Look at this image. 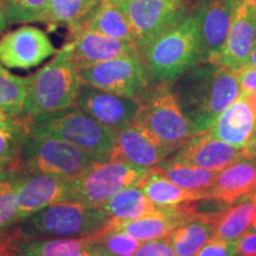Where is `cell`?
<instances>
[{
    "mask_svg": "<svg viewBox=\"0 0 256 256\" xmlns=\"http://www.w3.org/2000/svg\"><path fill=\"white\" fill-rule=\"evenodd\" d=\"M238 75L220 64L206 62L177 80L174 94L194 134L206 130L216 116L240 96Z\"/></svg>",
    "mask_w": 256,
    "mask_h": 256,
    "instance_id": "cell-1",
    "label": "cell"
},
{
    "mask_svg": "<svg viewBox=\"0 0 256 256\" xmlns=\"http://www.w3.org/2000/svg\"><path fill=\"white\" fill-rule=\"evenodd\" d=\"M81 84L74 62L72 42H66L46 66L28 76L23 116L34 118L72 107Z\"/></svg>",
    "mask_w": 256,
    "mask_h": 256,
    "instance_id": "cell-2",
    "label": "cell"
},
{
    "mask_svg": "<svg viewBox=\"0 0 256 256\" xmlns=\"http://www.w3.org/2000/svg\"><path fill=\"white\" fill-rule=\"evenodd\" d=\"M154 84H171L200 63L197 19L194 14L140 49Z\"/></svg>",
    "mask_w": 256,
    "mask_h": 256,
    "instance_id": "cell-3",
    "label": "cell"
},
{
    "mask_svg": "<svg viewBox=\"0 0 256 256\" xmlns=\"http://www.w3.org/2000/svg\"><path fill=\"white\" fill-rule=\"evenodd\" d=\"M100 162L87 151L58 138L31 132L22 139L14 170L26 174H50L76 178Z\"/></svg>",
    "mask_w": 256,
    "mask_h": 256,
    "instance_id": "cell-4",
    "label": "cell"
},
{
    "mask_svg": "<svg viewBox=\"0 0 256 256\" xmlns=\"http://www.w3.org/2000/svg\"><path fill=\"white\" fill-rule=\"evenodd\" d=\"M25 119L31 132L58 138L90 153L100 162L110 160L115 130L96 121L78 106Z\"/></svg>",
    "mask_w": 256,
    "mask_h": 256,
    "instance_id": "cell-5",
    "label": "cell"
},
{
    "mask_svg": "<svg viewBox=\"0 0 256 256\" xmlns=\"http://www.w3.org/2000/svg\"><path fill=\"white\" fill-rule=\"evenodd\" d=\"M110 220V217L102 208L66 200L52 204L18 223L17 235L22 238H87L100 232Z\"/></svg>",
    "mask_w": 256,
    "mask_h": 256,
    "instance_id": "cell-6",
    "label": "cell"
},
{
    "mask_svg": "<svg viewBox=\"0 0 256 256\" xmlns=\"http://www.w3.org/2000/svg\"><path fill=\"white\" fill-rule=\"evenodd\" d=\"M133 126L156 145L176 151L183 147L194 130L177 98L168 84H154L140 98Z\"/></svg>",
    "mask_w": 256,
    "mask_h": 256,
    "instance_id": "cell-7",
    "label": "cell"
},
{
    "mask_svg": "<svg viewBox=\"0 0 256 256\" xmlns=\"http://www.w3.org/2000/svg\"><path fill=\"white\" fill-rule=\"evenodd\" d=\"M151 170L122 160L98 162L78 177L72 178L70 200L102 208L112 196L124 188L140 186Z\"/></svg>",
    "mask_w": 256,
    "mask_h": 256,
    "instance_id": "cell-8",
    "label": "cell"
},
{
    "mask_svg": "<svg viewBox=\"0 0 256 256\" xmlns=\"http://www.w3.org/2000/svg\"><path fill=\"white\" fill-rule=\"evenodd\" d=\"M78 78L83 84L139 100L154 84L140 52L80 69Z\"/></svg>",
    "mask_w": 256,
    "mask_h": 256,
    "instance_id": "cell-9",
    "label": "cell"
},
{
    "mask_svg": "<svg viewBox=\"0 0 256 256\" xmlns=\"http://www.w3.org/2000/svg\"><path fill=\"white\" fill-rule=\"evenodd\" d=\"M116 4L132 25L140 50L183 20L190 0H121Z\"/></svg>",
    "mask_w": 256,
    "mask_h": 256,
    "instance_id": "cell-10",
    "label": "cell"
},
{
    "mask_svg": "<svg viewBox=\"0 0 256 256\" xmlns=\"http://www.w3.org/2000/svg\"><path fill=\"white\" fill-rule=\"evenodd\" d=\"M57 52L46 31L23 25L0 37V63L8 69L38 66Z\"/></svg>",
    "mask_w": 256,
    "mask_h": 256,
    "instance_id": "cell-11",
    "label": "cell"
},
{
    "mask_svg": "<svg viewBox=\"0 0 256 256\" xmlns=\"http://www.w3.org/2000/svg\"><path fill=\"white\" fill-rule=\"evenodd\" d=\"M235 0H200L197 19L200 63H214L226 43L232 24Z\"/></svg>",
    "mask_w": 256,
    "mask_h": 256,
    "instance_id": "cell-12",
    "label": "cell"
},
{
    "mask_svg": "<svg viewBox=\"0 0 256 256\" xmlns=\"http://www.w3.org/2000/svg\"><path fill=\"white\" fill-rule=\"evenodd\" d=\"M72 188V178L20 174L17 188V223L52 204L70 200Z\"/></svg>",
    "mask_w": 256,
    "mask_h": 256,
    "instance_id": "cell-13",
    "label": "cell"
},
{
    "mask_svg": "<svg viewBox=\"0 0 256 256\" xmlns=\"http://www.w3.org/2000/svg\"><path fill=\"white\" fill-rule=\"evenodd\" d=\"M75 106L116 132L133 124L139 110L140 100L112 94L82 83Z\"/></svg>",
    "mask_w": 256,
    "mask_h": 256,
    "instance_id": "cell-14",
    "label": "cell"
},
{
    "mask_svg": "<svg viewBox=\"0 0 256 256\" xmlns=\"http://www.w3.org/2000/svg\"><path fill=\"white\" fill-rule=\"evenodd\" d=\"M256 40V14L244 2L235 0L226 43L214 63L232 70L246 66Z\"/></svg>",
    "mask_w": 256,
    "mask_h": 256,
    "instance_id": "cell-15",
    "label": "cell"
},
{
    "mask_svg": "<svg viewBox=\"0 0 256 256\" xmlns=\"http://www.w3.org/2000/svg\"><path fill=\"white\" fill-rule=\"evenodd\" d=\"M179 150L174 162L212 171H220L236 160L244 158L243 150L217 139L208 130L194 134Z\"/></svg>",
    "mask_w": 256,
    "mask_h": 256,
    "instance_id": "cell-16",
    "label": "cell"
},
{
    "mask_svg": "<svg viewBox=\"0 0 256 256\" xmlns=\"http://www.w3.org/2000/svg\"><path fill=\"white\" fill-rule=\"evenodd\" d=\"M68 42H72L74 62L78 70L140 52L136 43L115 40L87 28H81L68 37Z\"/></svg>",
    "mask_w": 256,
    "mask_h": 256,
    "instance_id": "cell-17",
    "label": "cell"
},
{
    "mask_svg": "<svg viewBox=\"0 0 256 256\" xmlns=\"http://www.w3.org/2000/svg\"><path fill=\"white\" fill-rule=\"evenodd\" d=\"M255 127L254 110L244 98L238 96L222 113L217 115L208 130L217 139L243 150L250 140Z\"/></svg>",
    "mask_w": 256,
    "mask_h": 256,
    "instance_id": "cell-18",
    "label": "cell"
},
{
    "mask_svg": "<svg viewBox=\"0 0 256 256\" xmlns=\"http://www.w3.org/2000/svg\"><path fill=\"white\" fill-rule=\"evenodd\" d=\"M170 151L159 146L134 127L133 124L115 132L112 160H122L140 168H152L168 158Z\"/></svg>",
    "mask_w": 256,
    "mask_h": 256,
    "instance_id": "cell-19",
    "label": "cell"
},
{
    "mask_svg": "<svg viewBox=\"0 0 256 256\" xmlns=\"http://www.w3.org/2000/svg\"><path fill=\"white\" fill-rule=\"evenodd\" d=\"M255 185L256 162L242 158L217 172L206 198L232 204L252 194Z\"/></svg>",
    "mask_w": 256,
    "mask_h": 256,
    "instance_id": "cell-20",
    "label": "cell"
},
{
    "mask_svg": "<svg viewBox=\"0 0 256 256\" xmlns=\"http://www.w3.org/2000/svg\"><path fill=\"white\" fill-rule=\"evenodd\" d=\"M186 212L177 206L165 208L162 212L147 215L130 220H112L115 228L122 230L139 242H148L154 240L168 238L171 232L183 222Z\"/></svg>",
    "mask_w": 256,
    "mask_h": 256,
    "instance_id": "cell-21",
    "label": "cell"
},
{
    "mask_svg": "<svg viewBox=\"0 0 256 256\" xmlns=\"http://www.w3.org/2000/svg\"><path fill=\"white\" fill-rule=\"evenodd\" d=\"M216 215L194 212L185 217L168 236L176 256H194L209 241L215 229Z\"/></svg>",
    "mask_w": 256,
    "mask_h": 256,
    "instance_id": "cell-22",
    "label": "cell"
},
{
    "mask_svg": "<svg viewBox=\"0 0 256 256\" xmlns=\"http://www.w3.org/2000/svg\"><path fill=\"white\" fill-rule=\"evenodd\" d=\"M19 238L10 256H84L92 243V236Z\"/></svg>",
    "mask_w": 256,
    "mask_h": 256,
    "instance_id": "cell-23",
    "label": "cell"
},
{
    "mask_svg": "<svg viewBox=\"0 0 256 256\" xmlns=\"http://www.w3.org/2000/svg\"><path fill=\"white\" fill-rule=\"evenodd\" d=\"M82 28H87L115 40L136 43V36L132 25L116 2L112 0H98Z\"/></svg>",
    "mask_w": 256,
    "mask_h": 256,
    "instance_id": "cell-24",
    "label": "cell"
},
{
    "mask_svg": "<svg viewBox=\"0 0 256 256\" xmlns=\"http://www.w3.org/2000/svg\"><path fill=\"white\" fill-rule=\"evenodd\" d=\"M165 208L156 206L145 196L139 186L124 188L102 206V210L116 220H130L162 212Z\"/></svg>",
    "mask_w": 256,
    "mask_h": 256,
    "instance_id": "cell-25",
    "label": "cell"
},
{
    "mask_svg": "<svg viewBox=\"0 0 256 256\" xmlns=\"http://www.w3.org/2000/svg\"><path fill=\"white\" fill-rule=\"evenodd\" d=\"M255 218V203L252 197L242 198L240 203L230 206L223 212L217 214L212 240L218 241H238L240 236L252 228Z\"/></svg>",
    "mask_w": 256,
    "mask_h": 256,
    "instance_id": "cell-26",
    "label": "cell"
},
{
    "mask_svg": "<svg viewBox=\"0 0 256 256\" xmlns=\"http://www.w3.org/2000/svg\"><path fill=\"white\" fill-rule=\"evenodd\" d=\"M98 0H51L40 23L54 31L60 26L68 28V37L81 30Z\"/></svg>",
    "mask_w": 256,
    "mask_h": 256,
    "instance_id": "cell-27",
    "label": "cell"
},
{
    "mask_svg": "<svg viewBox=\"0 0 256 256\" xmlns=\"http://www.w3.org/2000/svg\"><path fill=\"white\" fill-rule=\"evenodd\" d=\"M156 171L178 186L202 194L204 200H206L208 191L214 185L217 172H218L197 168V166L180 164V162H174V159L168 160L159 168H156Z\"/></svg>",
    "mask_w": 256,
    "mask_h": 256,
    "instance_id": "cell-28",
    "label": "cell"
},
{
    "mask_svg": "<svg viewBox=\"0 0 256 256\" xmlns=\"http://www.w3.org/2000/svg\"><path fill=\"white\" fill-rule=\"evenodd\" d=\"M139 188L153 204L162 208L177 206L182 203L204 200L202 194L185 190V188L170 182L168 178L156 172V168H153L151 174Z\"/></svg>",
    "mask_w": 256,
    "mask_h": 256,
    "instance_id": "cell-29",
    "label": "cell"
},
{
    "mask_svg": "<svg viewBox=\"0 0 256 256\" xmlns=\"http://www.w3.org/2000/svg\"><path fill=\"white\" fill-rule=\"evenodd\" d=\"M28 78L10 72L0 63V110L12 118L23 116Z\"/></svg>",
    "mask_w": 256,
    "mask_h": 256,
    "instance_id": "cell-30",
    "label": "cell"
},
{
    "mask_svg": "<svg viewBox=\"0 0 256 256\" xmlns=\"http://www.w3.org/2000/svg\"><path fill=\"white\" fill-rule=\"evenodd\" d=\"M19 174L8 168L0 178V238L17 226V188Z\"/></svg>",
    "mask_w": 256,
    "mask_h": 256,
    "instance_id": "cell-31",
    "label": "cell"
},
{
    "mask_svg": "<svg viewBox=\"0 0 256 256\" xmlns=\"http://www.w3.org/2000/svg\"><path fill=\"white\" fill-rule=\"evenodd\" d=\"M92 244L102 248L112 256H133L142 246V242L115 228L110 220L100 232L92 235Z\"/></svg>",
    "mask_w": 256,
    "mask_h": 256,
    "instance_id": "cell-32",
    "label": "cell"
},
{
    "mask_svg": "<svg viewBox=\"0 0 256 256\" xmlns=\"http://www.w3.org/2000/svg\"><path fill=\"white\" fill-rule=\"evenodd\" d=\"M51 0H4V11L8 25L42 22Z\"/></svg>",
    "mask_w": 256,
    "mask_h": 256,
    "instance_id": "cell-33",
    "label": "cell"
},
{
    "mask_svg": "<svg viewBox=\"0 0 256 256\" xmlns=\"http://www.w3.org/2000/svg\"><path fill=\"white\" fill-rule=\"evenodd\" d=\"M26 130L25 116L17 118L11 127H0V171L14 168L22 139Z\"/></svg>",
    "mask_w": 256,
    "mask_h": 256,
    "instance_id": "cell-34",
    "label": "cell"
},
{
    "mask_svg": "<svg viewBox=\"0 0 256 256\" xmlns=\"http://www.w3.org/2000/svg\"><path fill=\"white\" fill-rule=\"evenodd\" d=\"M133 256H176V252L170 240L162 238L142 243Z\"/></svg>",
    "mask_w": 256,
    "mask_h": 256,
    "instance_id": "cell-35",
    "label": "cell"
},
{
    "mask_svg": "<svg viewBox=\"0 0 256 256\" xmlns=\"http://www.w3.org/2000/svg\"><path fill=\"white\" fill-rule=\"evenodd\" d=\"M236 243L210 238L194 256H235Z\"/></svg>",
    "mask_w": 256,
    "mask_h": 256,
    "instance_id": "cell-36",
    "label": "cell"
},
{
    "mask_svg": "<svg viewBox=\"0 0 256 256\" xmlns=\"http://www.w3.org/2000/svg\"><path fill=\"white\" fill-rule=\"evenodd\" d=\"M235 256H256V232L254 229L247 230L240 236L236 243Z\"/></svg>",
    "mask_w": 256,
    "mask_h": 256,
    "instance_id": "cell-37",
    "label": "cell"
},
{
    "mask_svg": "<svg viewBox=\"0 0 256 256\" xmlns=\"http://www.w3.org/2000/svg\"><path fill=\"white\" fill-rule=\"evenodd\" d=\"M241 92L240 94H249L256 92V68L252 66H243L236 70Z\"/></svg>",
    "mask_w": 256,
    "mask_h": 256,
    "instance_id": "cell-38",
    "label": "cell"
},
{
    "mask_svg": "<svg viewBox=\"0 0 256 256\" xmlns=\"http://www.w3.org/2000/svg\"><path fill=\"white\" fill-rule=\"evenodd\" d=\"M243 154H244V158L252 159L256 162V128L254 133H252L250 140H249L247 145L243 148Z\"/></svg>",
    "mask_w": 256,
    "mask_h": 256,
    "instance_id": "cell-39",
    "label": "cell"
},
{
    "mask_svg": "<svg viewBox=\"0 0 256 256\" xmlns=\"http://www.w3.org/2000/svg\"><path fill=\"white\" fill-rule=\"evenodd\" d=\"M17 118L8 116V114H5L4 112L0 110V127H11L16 124Z\"/></svg>",
    "mask_w": 256,
    "mask_h": 256,
    "instance_id": "cell-40",
    "label": "cell"
},
{
    "mask_svg": "<svg viewBox=\"0 0 256 256\" xmlns=\"http://www.w3.org/2000/svg\"><path fill=\"white\" fill-rule=\"evenodd\" d=\"M84 256H112V255L108 254V252L104 250L102 248L98 247V246L92 244V246L89 247L88 252H86Z\"/></svg>",
    "mask_w": 256,
    "mask_h": 256,
    "instance_id": "cell-41",
    "label": "cell"
},
{
    "mask_svg": "<svg viewBox=\"0 0 256 256\" xmlns=\"http://www.w3.org/2000/svg\"><path fill=\"white\" fill-rule=\"evenodd\" d=\"M8 20H6V16H5V11H4V2L2 0H0V36L2 34L6 28H8Z\"/></svg>",
    "mask_w": 256,
    "mask_h": 256,
    "instance_id": "cell-42",
    "label": "cell"
},
{
    "mask_svg": "<svg viewBox=\"0 0 256 256\" xmlns=\"http://www.w3.org/2000/svg\"><path fill=\"white\" fill-rule=\"evenodd\" d=\"M246 66H252V68H256V40L254 43V46H252L250 56H249L248 62L246 64Z\"/></svg>",
    "mask_w": 256,
    "mask_h": 256,
    "instance_id": "cell-43",
    "label": "cell"
},
{
    "mask_svg": "<svg viewBox=\"0 0 256 256\" xmlns=\"http://www.w3.org/2000/svg\"><path fill=\"white\" fill-rule=\"evenodd\" d=\"M241 2H244L256 14V0H241Z\"/></svg>",
    "mask_w": 256,
    "mask_h": 256,
    "instance_id": "cell-44",
    "label": "cell"
},
{
    "mask_svg": "<svg viewBox=\"0 0 256 256\" xmlns=\"http://www.w3.org/2000/svg\"><path fill=\"white\" fill-rule=\"evenodd\" d=\"M250 196L252 197V200H254V203H255V218H254V222H252V228L256 232V194H252Z\"/></svg>",
    "mask_w": 256,
    "mask_h": 256,
    "instance_id": "cell-45",
    "label": "cell"
},
{
    "mask_svg": "<svg viewBox=\"0 0 256 256\" xmlns=\"http://www.w3.org/2000/svg\"><path fill=\"white\" fill-rule=\"evenodd\" d=\"M6 171H8V170H4V171H0V178H2V176L5 174V172H6Z\"/></svg>",
    "mask_w": 256,
    "mask_h": 256,
    "instance_id": "cell-46",
    "label": "cell"
},
{
    "mask_svg": "<svg viewBox=\"0 0 256 256\" xmlns=\"http://www.w3.org/2000/svg\"><path fill=\"white\" fill-rule=\"evenodd\" d=\"M2 252H4V249L0 248V256H2Z\"/></svg>",
    "mask_w": 256,
    "mask_h": 256,
    "instance_id": "cell-47",
    "label": "cell"
},
{
    "mask_svg": "<svg viewBox=\"0 0 256 256\" xmlns=\"http://www.w3.org/2000/svg\"><path fill=\"white\" fill-rule=\"evenodd\" d=\"M112 2H121V0H112Z\"/></svg>",
    "mask_w": 256,
    "mask_h": 256,
    "instance_id": "cell-48",
    "label": "cell"
},
{
    "mask_svg": "<svg viewBox=\"0 0 256 256\" xmlns=\"http://www.w3.org/2000/svg\"><path fill=\"white\" fill-rule=\"evenodd\" d=\"M2 2H4V0H2Z\"/></svg>",
    "mask_w": 256,
    "mask_h": 256,
    "instance_id": "cell-49",
    "label": "cell"
}]
</instances>
